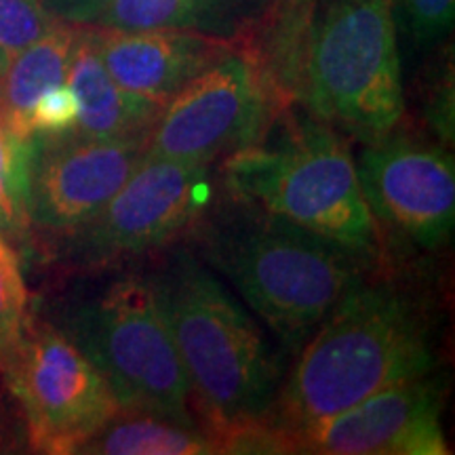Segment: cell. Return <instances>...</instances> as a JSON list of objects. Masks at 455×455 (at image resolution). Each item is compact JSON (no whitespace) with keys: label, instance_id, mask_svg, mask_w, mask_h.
<instances>
[{"label":"cell","instance_id":"1","mask_svg":"<svg viewBox=\"0 0 455 455\" xmlns=\"http://www.w3.org/2000/svg\"><path fill=\"white\" fill-rule=\"evenodd\" d=\"M295 352L270 415L287 435L435 371L428 316L392 283H358Z\"/></svg>","mask_w":455,"mask_h":455},{"label":"cell","instance_id":"2","mask_svg":"<svg viewBox=\"0 0 455 455\" xmlns=\"http://www.w3.org/2000/svg\"><path fill=\"white\" fill-rule=\"evenodd\" d=\"M150 278L209 435L268 419L284 373L241 301L186 247Z\"/></svg>","mask_w":455,"mask_h":455},{"label":"cell","instance_id":"3","mask_svg":"<svg viewBox=\"0 0 455 455\" xmlns=\"http://www.w3.org/2000/svg\"><path fill=\"white\" fill-rule=\"evenodd\" d=\"M235 201L196 224L198 258L293 352L363 283L361 258L261 209Z\"/></svg>","mask_w":455,"mask_h":455},{"label":"cell","instance_id":"4","mask_svg":"<svg viewBox=\"0 0 455 455\" xmlns=\"http://www.w3.org/2000/svg\"><path fill=\"white\" fill-rule=\"evenodd\" d=\"M230 198L365 259L379 249L356 163L339 131L306 108L270 118L259 138L226 156Z\"/></svg>","mask_w":455,"mask_h":455},{"label":"cell","instance_id":"5","mask_svg":"<svg viewBox=\"0 0 455 455\" xmlns=\"http://www.w3.org/2000/svg\"><path fill=\"white\" fill-rule=\"evenodd\" d=\"M291 87L315 116L363 144L405 114L395 0H321L301 36Z\"/></svg>","mask_w":455,"mask_h":455},{"label":"cell","instance_id":"6","mask_svg":"<svg viewBox=\"0 0 455 455\" xmlns=\"http://www.w3.org/2000/svg\"><path fill=\"white\" fill-rule=\"evenodd\" d=\"M57 329L100 369L123 411L196 424L184 367L150 276L108 283L68 310Z\"/></svg>","mask_w":455,"mask_h":455},{"label":"cell","instance_id":"7","mask_svg":"<svg viewBox=\"0 0 455 455\" xmlns=\"http://www.w3.org/2000/svg\"><path fill=\"white\" fill-rule=\"evenodd\" d=\"M212 164L141 156L104 209L76 230L47 243L51 258L72 270H93L158 251L178 241L212 209Z\"/></svg>","mask_w":455,"mask_h":455},{"label":"cell","instance_id":"8","mask_svg":"<svg viewBox=\"0 0 455 455\" xmlns=\"http://www.w3.org/2000/svg\"><path fill=\"white\" fill-rule=\"evenodd\" d=\"M0 375L24 418L28 447L36 453H76L121 411L100 369L53 323L28 318Z\"/></svg>","mask_w":455,"mask_h":455},{"label":"cell","instance_id":"9","mask_svg":"<svg viewBox=\"0 0 455 455\" xmlns=\"http://www.w3.org/2000/svg\"><path fill=\"white\" fill-rule=\"evenodd\" d=\"M275 110L268 78L255 61L230 51L161 108L146 155L212 164L258 140Z\"/></svg>","mask_w":455,"mask_h":455},{"label":"cell","instance_id":"10","mask_svg":"<svg viewBox=\"0 0 455 455\" xmlns=\"http://www.w3.org/2000/svg\"><path fill=\"white\" fill-rule=\"evenodd\" d=\"M146 152L144 140L89 138L78 131L28 138L24 209L28 232L44 243L95 218Z\"/></svg>","mask_w":455,"mask_h":455},{"label":"cell","instance_id":"11","mask_svg":"<svg viewBox=\"0 0 455 455\" xmlns=\"http://www.w3.org/2000/svg\"><path fill=\"white\" fill-rule=\"evenodd\" d=\"M355 163L378 224L428 251L449 244L455 228V164L445 148L392 131L365 144Z\"/></svg>","mask_w":455,"mask_h":455},{"label":"cell","instance_id":"12","mask_svg":"<svg viewBox=\"0 0 455 455\" xmlns=\"http://www.w3.org/2000/svg\"><path fill=\"white\" fill-rule=\"evenodd\" d=\"M443 382L432 373L392 384L329 418L293 430V453L447 455Z\"/></svg>","mask_w":455,"mask_h":455},{"label":"cell","instance_id":"13","mask_svg":"<svg viewBox=\"0 0 455 455\" xmlns=\"http://www.w3.org/2000/svg\"><path fill=\"white\" fill-rule=\"evenodd\" d=\"M95 38L101 61L114 83L161 108L198 74L230 53L226 38L171 28H95Z\"/></svg>","mask_w":455,"mask_h":455},{"label":"cell","instance_id":"14","mask_svg":"<svg viewBox=\"0 0 455 455\" xmlns=\"http://www.w3.org/2000/svg\"><path fill=\"white\" fill-rule=\"evenodd\" d=\"M66 84L78 101L74 131L89 138L144 140L155 124L161 106L129 93L114 83L101 61L95 30L78 28Z\"/></svg>","mask_w":455,"mask_h":455},{"label":"cell","instance_id":"15","mask_svg":"<svg viewBox=\"0 0 455 455\" xmlns=\"http://www.w3.org/2000/svg\"><path fill=\"white\" fill-rule=\"evenodd\" d=\"M76 32V26L60 20L38 41L9 57L0 74V118L11 135L30 138V114L36 101L66 83Z\"/></svg>","mask_w":455,"mask_h":455},{"label":"cell","instance_id":"16","mask_svg":"<svg viewBox=\"0 0 455 455\" xmlns=\"http://www.w3.org/2000/svg\"><path fill=\"white\" fill-rule=\"evenodd\" d=\"M249 0H106L93 24L101 30L201 32L228 38L247 15Z\"/></svg>","mask_w":455,"mask_h":455},{"label":"cell","instance_id":"17","mask_svg":"<svg viewBox=\"0 0 455 455\" xmlns=\"http://www.w3.org/2000/svg\"><path fill=\"white\" fill-rule=\"evenodd\" d=\"M84 455H215L218 443L196 424L155 413L118 411L78 447Z\"/></svg>","mask_w":455,"mask_h":455},{"label":"cell","instance_id":"18","mask_svg":"<svg viewBox=\"0 0 455 455\" xmlns=\"http://www.w3.org/2000/svg\"><path fill=\"white\" fill-rule=\"evenodd\" d=\"M28 140L11 135L0 118V226L11 241H24L28 220L26 195Z\"/></svg>","mask_w":455,"mask_h":455},{"label":"cell","instance_id":"19","mask_svg":"<svg viewBox=\"0 0 455 455\" xmlns=\"http://www.w3.org/2000/svg\"><path fill=\"white\" fill-rule=\"evenodd\" d=\"M28 291L15 249H0V369L28 325Z\"/></svg>","mask_w":455,"mask_h":455},{"label":"cell","instance_id":"20","mask_svg":"<svg viewBox=\"0 0 455 455\" xmlns=\"http://www.w3.org/2000/svg\"><path fill=\"white\" fill-rule=\"evenodd\" d=\"M57 24L44 0H0V49L9 57Z\"/></svg>","mask_w":455,"mask_h":455},{"label":"cell","instance_id":"21","mask_svg":"<svg viewBox=\"0 0 455 455\" xmlns=\"http://www.w3.org/2000/svg\"><path fill=\"white\" fill-rule=\"evenodd\" d=\"M395 13L418 47H430L451 32L455 0H395Z\"/></svg>","mask_w":455,"mask_h":455},{"label":"cell","instance_id":"22","mask_svg":"<svg viewBox=\"0 0 455 455\" xmlns=\"http://www.w3.org/2000/svg\"><path fill=\"white\" fill-rule=\"evenodd\" d=\"M78 101L68 84H57L36 101L30 114V131L34 133H66L76 127Z\"/></svg>","mask_w":455,"mask_h":455},{"label":"cell","instance_id":"23","mask_svg":"<svg viewBox=\"0 0 455 455\" xmlns=\"http://www.w3.org/2000/svg\"><path fill=\"white\" fill-rule=\"evenodd\" d=\"M426 118L436 131L443 144L453 141V78L451 72L443 74V78L435 84L426 104Z\"/></svg>","mask_w":455,"mask_h":455},{"label":"cell","instance_id":"24","mask_svg":"<svg viewBox=\"0 0 455 455\" xmlns=\"http://www.w3.org/2000/svg\"><path fill=\"white\" fill-rule=\"evenodd\" d=\"M51 13L74 26H91L106 0H44Z\"/></svg>","mask_w":455,"mask_h":455},{"label":"cell","instance_id":"25","mask_svg":"<svg viewBox=\"0 0 455 455\" xmlns=\"http://www.w3.org/2000/svg\"><path fill=\"white\" fill-rule=\"evenodd\" d=\"M20 451V439L15 436L13 430L7 428L3 413H0V453H13Z\"/></svg>","mask_w":455,"mask_h":455},{"label":"cell","instance_id":"26","mask_svg":"<svg viewBox=\"0 0 455 455\" xmlns=\"http://www.w3.org/2000/svg\"><path fill=\"white\" fill-rule=\"evenodd\" d=\"M0 249H13V244H11V243H9V238H7V235H4L3 226H0Z\"/></svg>","mask_w":455,"mask_h":455},{"label":"cell","instance_id":"27","mask_svg":"<svg viewBox=\"0 0 455 455\" xmlns=\"http://www.w3.org/2000/svg\"><path fill=\"white\" fill-rule=\"evenodd\" d=\"M7 61H9V53L4 49H0V74H3L4 66H7Z\"/></svg>","mask_w":455,"mask_h":455}]
</instances>
